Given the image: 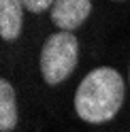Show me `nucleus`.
<instances>
[{
    "instance_id": "obj_5",
    "label": "nucleus",
    "mask_w": 130,
    "mask_h": 132,
    "mask_svg": "<svg viewBox=\"0 0 130 132\" xmlns=\"http://www.w3.org/2000/svg\"><path fill=\"white\" fill-rule=\"evenodd\" d=\"M17 126V98L6 79H0V130L11 132Z\"/></svg>"
},
{
    "instance_id": "obj_1",
    "label": "nucleus",
    "mask_w": 130,
    "mask_h": 132,
    "mask_svg": "<svg viewBox=\"0 0 130 132\" xmlns=\"http://www.w3.org/2000/svg\"><path fill=\"white\" fill-rule=\"evenodd\" d=\"M126 83L111 66H98L81 79L75 94V111L87 123H107L124 104Z\"/></svg>"
},
{
    "instance_id": "obj_3",
    "label": "nucleus",
    "mask_w": 130,
    "mask_h": 132,
    "mask_svg": "<svg viewBox=\"0 0 130 132\" xmlns=\"http://www.w3.org/2000/svg\"><path fill=\"white\" fill-rule=\"evenodd\" d=\"M92 13V0H55L51 6V21L64 32L79 28Z\"/></svg>"
},
{
    "instance_id": "obj_6",
    "label": "nucleus",
    "mask_w": 130,
    "mask_h": 132,
    "mask_svg": "<svg viewBox=\"0 0 130 132\" xmlns=\"http://www.w3.org/2000/svg\"><path fill=\"white\" fill-rule=\"evenodd\" d=\"M53 2L55 0H23V6H26L28 11H32V13H43L47 9L51 11Z\"/></svg>"
},
{
    "instance_id": "obj_2",
    "label": "nucleus",
    "mask_w": 130,
    "mask_h": 132,
    "mask_svg": "<svg viewBox=\"0 0 130 132\" xmlns=\"http://www.w3.org/2000/svg\"><path fill=\"white\" fill-rule=\"evenodd\" d=\"M79 62V40L72 32L58 30L45 38L40 47V75L47 85L66 81Z\"/></svg>"
},
{
    "instance_id": "obj_4",
    "label": "nucleus",
    "mask_w": 130,
    "mask_h": 132,
    "mask_svg": "<svg viewBox=\"0 0 130 132\" xmlns=\"http://www.w3.org/2000/svg\"><path fill=\"white\" fill-rule=\"evenodd\" d=\"M23 0H0V36L2 40L19 38L23 28Z\"/></svg>"
},
{
    "instance_id": "obj_7",
    "label": "nucleus",
    "mask_w": 130,
    "mask_h": 132,
    "mask_svg": "<svg viewBox=\"0 0 130 132\" xmlns=\"http://www.w3.org/2000/svg\"><path fill=\"white\" fill-rule=\"evenodd\" d=\"M117 2H121V0H117Z\"/></svg>"
}]
</instances>
